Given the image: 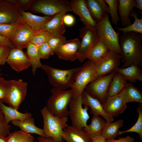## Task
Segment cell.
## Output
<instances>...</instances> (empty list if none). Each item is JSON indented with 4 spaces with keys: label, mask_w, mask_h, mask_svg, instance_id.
I'll return each instance as SVG.
<instances>
[{
    "label": "cell",
    "mask_w": 142,
    "mask_h": 142,
    "mask_svg": "<svg viewBox=\"0 0 142 142\" xmlns=\"http://www.w3.org/2000/svg\"><path fill=\"white\" fill-rule=\"evenodd\" d=\"M142 35L134 32L123 33L119 37L121 61L120 67L124 68L131 65L142 67Z\"/></svg>",
    "instance_id": "6da1fadb"
},
{
    "label": "cell",
    "mask_w": 142,
    "mask_h": 142,
    "mask_svg": "<svg viewBox=\"0 0 142 142\" xmlns=\"http://www.w3.org/2000/svg\"><path fill=\"white\" fill-rule=\"evenodd\" d=\"M43 119V129L45 137L58 142L63 141L62 136L64 129L67 127V116L59 117L52 114L46 106L41 110Z\"/></svg>",
    "instance_id": "7a4b0ae2"
},
{
    "label": "cell",
    "mask_w": 142,
    "mask_h": 142,
    "mask_svg": "<svg viewBox=\"0 0 142 142\" xmlns=\"http://www.w3.org/2000/svg\"><path fill=\"white\" fill-rule=\"evenodd\" d=\"M41 68L47 74L49 82L52 85L65 90L71 87L81 67L63 70L42 64Z\"/></svg>",
    "instance_id": "3957f363"
},
{
    "label": "cell",
    "mask_w": 142,
    "mask_h": 142,
    "mask_svg": "<svg viewBox=\"0 0 142 142\" xmlns=\"http://www.w3.org/2000/svg\"><path fill=\"white\" fill-rule=\"evenodd\" d=\"M51 93V95L46 106L48 110L55 116H68V106L73 96L71 90H64L54 87Z\"/></svg>",
    "instance_id": "277c9868"
},
{
    "label": "cell",
    "mask_w": 142,
    "mask_h": 142,
    "mask_svg": "<svg viewBox=\"0 0 142 142\" xmlns=\"http://www.w3.org/2000/svg\"><path fill=\"white\" fill-rule=\"evenodd\" d=\"M29 9L49 16H54L64 10L72 12L70 1L67 0H33Z\"/></svg>",
    "instance_id": "5b68a950"
},
{
    "label": "cell",
    "mask_w": 142,
    "mask_h": 142,
    "mask_svg": "<svg viewBox=\"0 0 142 142\" xmlns=\"http://www.w3.org/2000/svg\"><path fill=\"white\" fill-rule=\"evenodd\" d=\"M96 31L101 40L111 51L120 55L121 51L119 43V33L113 28L109 19L108 13L104 18L97 23Z\"/></svg>",
    "instance_id": "8992f818"
},
{
    "label": "cell",
    "mask_w": 142,
    "mask_h": 142,
    "mask_svg": "<svg viewBox=\"0 0 142 142\" xmlns=\"http://www.w3.org/2000/svg\"><path fill=\"white\" fill-rule=\"evenodd\" d=\"M98 77L95 63L89 60L81 66L71 88L73 96L81 95L86 87Z\"/></svg>",
    "instance_id": "52a82bcc"
},
{
    "label": "cell",
    "mask_w": 142,
    "mask_h": 142,
    "mask_svg": "<svg viewBox=\"0 0 142 142\" xmlns=\"http://www.w3.org/2000/svg\"><path fill=\"white\" fill-rule=\"evenodd\" d=\"M81 95H74L70 100L68 106V115L70 119L72 125L81 130L87 125L89 118L88 113L89 107L84 105L83 108Z\"/></svg>",
    "instance_id": "ba28073f"
},
{
    "label": "cell",
    "mask_w": 142,
    "mask_h": 142,
    "mask_svg": "<svg viewBox=\"0 0 142 142\" xmlns=\"http://www.w3.org/2000/svg\"><path fill=\"white\" fill-rule=\"evenodd\" d=\"M115 72L98 77L89 83L85 89L84 90L90 96L98 100L103 105L108 97L109 85Z\"/></svg>",
    "instance_id": "9c48e42d"
},
{
    "label": "cell",
    "mask_w": 142,
    "mask_h": 142,
    "mask_svg": "<svg viewBox=\"0 0 142 142\" xmlns=\"http://www.w3.org/2000/svg\"><path fill=\"white\" fill-rule=\"evenodd\" d=\"M7 98L9 106L18 110L26 95L28 84L22 79L9 80Z\"/></svg>",
    "instance_id": "30bf717a"
},
{
    "label": "cell",
    "mask_w": 142,
    "mask_h": 142,
    "mask_svg": "<svg viewBox=\"0 0 142 142\" xmlns=\"http://www.w3.org/2000/svg\"><path fill=\"white\" fill-rule=\"evenodd\" d=\"M79 37L82 38L77 52L78 59L82 63L86 59L89 52L94 45L100 39L96 31L84 26L79 29Z\"/></svg>",
    "instance_id": "8fae6325"
},
{
    "label": "cell",
    "mask_w": 142,
    "mask_h": 142,
    "mask_svg": "<svg viewBox=\"0 0 142 142\" xmlns=\"http://www.w3.org/2000/svg\"><path fill=\"white\" fill-rule=\"evenodd\" d=\"M121 55L110 50L107 55L100 62L95 63V68L98 77L106 75L115 71L120 65Z\"/></svg>",
    "instance_id": "7c38bea8"
},
{
    "label": "cell",
    "mask_w": 142,
    "mask_h": 142,
    "mask_svg": "<svg viewBox=\"0 0 142 142\" xmlns=\"http://www.w3.org/2000/svg\"><path fill=\"white\" fill-rule=\"evenodd\" d=\"M72 11L79 17L87 28L96 30L97 24L92 17L86 5L85 0H71Z\"/></svg>",
    "instance_id": "4fadbf2b"
},
{
    "label": "cell",
    "mask_w": 142,
    "mask_h": 142,
    "mask_svg": "<svg viewBox=\"0 0 142 142\" xmlns=\"http://www.w3.org/2000/svg\"><path fill=\"white\" fill-rule=\"evenodd\" d=\"M22 22L20 11L6 0H0V24H10Z\"/></svg>",
    "instance_id": "5bb4252c"
},
{
    "label": "cell",
    "mask_w": 142,
    "mask_h": 142,
    "mask_svg": "<svg viewBox=\"0 0 142 142\" xmlns=\"http://www.w3.org/2000/svg\"><path fill=\"white\" fill-rule=\"evenodd\" d=\"M37 31L33 30L22 22L9 40L14 48L22 50L27 48L31 38Z\"/></svg>",
    "instance_id": "9a60e30c"
},
{
    "label": "cell",
    "mask_w": 142,
    "mask_h": 142,
    "mask_svg": "<svg viewBox=\"0 0 142 142\" xmlns=\"http://www.w3.org/2000/svg\"><path fill=\"white\" fill-rule=\"evenodd\" d=\"M6 62L15 71L20 72L31 66L27 55L22 50L12 48Z\"/></svg>",
    "instance_id": "2e32d148"
},
{
    "label": "cell",
    "mask_w": 142,
    "mask_h": 142,
    "mask_svg": "<svg viewBox=\"0 0 142 142\" xmlns=\"http://www.w3.org/2000/svg\"><path fill=\"white\" fill-rule=\"evenodd\" d=\"M80 41L78 38L67 40L55 52L60 59L73 61L78 59L77 52Z\"/></svg>",
    "instance_id": "e0dca14e"
},
{
    "label": "cell",
    "mask_w": 142,
    "mask_h": 142,
    "mask_svg": "<svg viewBox=\"0 0 142 142\" xmlns=\"http://www.w3.org/2000/svg\"><path fill=\"white\" fill-rule=\"evenodd\" d=\"M103 106L106 113L113 118L122 114L127 107L120 93L114 96L108 97Z\"/></svg>",
    "instance_id": "ac0fdd59"
},
{
    "label": "cell",
    "mask_w": 142,
    "mask_h": 142,
    "mask_svg": "<svg viewBox=\"0 0 142 142\" xmlns=\"http://www.w3.org/2000/svg\"><path fill=\"white\" fill-rule=\"evenodd\" d=\"M82 104L90 108V114L102 116L106 122H112L114 119L109 116L104 111L103 105L97 100L90 96L84 90L81 94Z\"/></svg>",
    "instance_id": "d6986e66"
},
{
    "label": "cell",
    "mask_w": 142,
    "mask_h": 142,
    "mask_svg": "<svg viewBox=\"0 0 142 142\" xmlns=\"http://www.w3.org/2000/svg\"><path fill=\"white\" fill-rule=\"evenodd\" d=\"M67 12L66 10H64L53 16L51 19L43 26L41 30L48 31L55 37L63 36L66 31L63 18Z\"/></svg>",
    "instance_id": "ffe728a7"
},
{
    "label": "cell",
    "mask_w": 142,
    "mask_h": 142,
    "mask_svg": "<svg viewBox=\"0 0 142 142\" xmlns=\"http://www.w3.org/2000/svg\"><path fill=\"white\" fill-rule=\"evenodd\" d=\"M87 6L97 23L102 21L108 13V7L104 0H85Z\"/></svg>",
    "instance_id": "44dd1931"
},
{
    "label": "cell",
    "mask_w": 142,
    "mask_h": 142,
    "mask_svg": "<svg viewBox=\"0 0 142 142\" xmlns=\"http://www.w3.org/2000/svg\"><path fill=\"white\" fill-rule=\"evenodd\" d=\"M62 137L65 142H93L88 134L72 125L64 129Z\"/></svg>",
    "instance_id": "7402d4cb"
},
{
    "label": "cell",
    "mask_w": 142,
    "mask_h": 142,
    "mask_svg": "<svg viewBox=\"0 0 142 142\" xmlns=\"http://www.w3.org/2000/svg\"><path fill=\"white\" fill-rule=\"evenodd\" d=\"M20 11L22 22L36 31L40 30L43 26L53 17H42L34 15L28 12Z\"/></svg>",
    "instance_id": "603a6c76"
},
{
    "label": "cell",
    "mask_w": 142,
    "mask_h": 142,
    "mask_svg": "<svg viewBox=\"0 0 142 142\" xmlns=\"http://www.w3.org/2000/svg\"><path fill=\"white\" fill-rule=\"evenodd\" d=\"M118 11L122 26L125 27L131 24L130 15L135 8V0H119Z\"/></svg>",
    "instance_id": "cb8c5ba5"
},
{
    "label": "cell",
    "mask_w": 142,
    "mask_h": 142,
    "mask_svg": "<svg viewBox=\"0 0 142 142\" xmlns=\"http://www.w3.org/2000/svg\"><path fill=\"white\" fill-rule=\"evenodd\" d=\"M111 50L100 39L90 49L86 59L95 63H98L103 59Z\"/></svg>",
    "instance_id": "d4e9b609"
},
{
    "label": "cell",
    "mask_w": 142,
    "mask_h": 142,
    "mask_svg": "<svg viewBox=\"0 0 142 142\" xmlns=\"http://www.w3.org/2000/svg\"><path fill=\"white\" fill-rule=\"evenodd\" d=\"M0 108L3 113L6 121L8 124L12 120H18L24 121L32 117L31 113L27 112L25 113H21L17 110L5 105L1 100Z\"/></svg>",
    "instance_id": "484cf974"
},
{
    "label": "cell",
    "mask_w": 142,
    "mask_h": 142,
    "mask_svg": "<svg viewBox=\"0 0 142 142\" xmlns=\"http://www.w3.org/2000/svg\"><path fill=\"white\" fill-rule=\"evenodd\" d=\"M11 122L13 125L18 127L21 130L26 133L35 134L40 136L46 137L43 129L35 125L34 119L32 117L28 118L24 121L15 120Z\"/></svg>",
    "instance_id": "4316f807"
},
{
    "label": "cell",
    "mask_w": 142,
    "mask_h": 142,
    "mask_svg": "<svg viewBox=\"0 0 142 142\" xmlns=\"http://www.w3.org/2000/svg\"><path fill=\"white\" fill-rule=\"evenodd\" d=\"M124 103L136 102L142 103V93L137 88L131 83H127L120 92Z\"/></svg>",
    "instance_id": "83f0119b"
},
{
    "label": "cell",
    "mask_w": 142,
    "mask_h": 142,
    "mask_svg": "<svg viewBox=\"0 0 142 142\" xmlns=\"http://www.w3.org/2000/svg\"><path fill=\"white\" fill-rule=\"evenodd\" d=\"M127 81L124 76L115 71L109 85L108 97H112L120 93L126 87Z\"/></svg>",
    "instance_id": "f1b7e54d"
},
{
    "label": "cell",
    "mask_w": 142,
    "mask_h": 142,
    "mask_svg": "<svg viewBox=\"0 0 142 142\" xmlns=\"http://www.w3.org/2000/svg\"><path fill=\"white\" fill-rule=\"evenodd\" d=\"M115 70L123 75L131 83L142 81V70L137 65H132L124 68L118 67Z\"/></svg>",
    "instance_id": "f546056e"
},
{
    "label": "cell",
    "mask_w": 142,
    "mask_h": 142,
    "mask_svg": "<svg viewBox=\"0 0 142 142\" xmlns=\"http://www.w3.org/2000/svg\"><path fill=\"white\" fill-rule=\"evenodd\" d=\"M91 120L90 124L84 128L83 130L91 137L101 135L106 121L99 116L95 115H93Z\"/></svg>",
    "instance_id": "4dcf8cb0"
},
{
    "label": "cell",
    "mask_w": 142,
    "mask_h": 142,
    "mask_svg": "<svg viewBox=\"0 0 142 142\" xmlns=\"http://www.w3.org/2000/svg\"><path fill=\"white\" fill-rule=\"evenodd\" d=\"M124 120L120 119L115 122H106L103 128L101 135L106 140L115 139L118 135L119 129L123 126Z\"/></svg>",
    "instance_id": "1f68e13d"
},
{
    "label": "cell",
    "mask_w": 142,
    "mask_h": 142,
    "mask_svg": "<svg viewBox=\"0 0 142 142\" xmlns=\"http://www.w3.org/2000/svg\"><path fill=\"white\" fill-rule=\"evenodd\" d=\"M38 48L35 44L29 43L26 48L27 55L31 64L32 70L33 75L35 74L36 70L42 68V64L38 53Z\"/></svg>",
    "instance_id": "d6a6232c"
},
{
    "label": "cell",
    "mask_w": 142,
    "mask_h": 142,
    "mask_svg": "<svg viewBox=\"0 0 142 142\" xmlns=\"http://www.w3.org/2000/svg\"><path fill=\"white\" fill-rule=\"evenodd\" d=\"M130 17L134 18V21L133 24L127 27L122 28L115 27L118 31L123 33L128 32H134L139 33L142 35V18L140 19L138 17L137 12L133 9L131 12Z\"/></svg>",
    "instance_id": "836d02e7"
},
{
    "label": "cell",
    "mask_w": 142,
    "mask_h": 142,
    "mask_svg": "<svg viewBox=\"0 0 142 142\" xmlns=\"http://www.w3.org/2000/svg\"><path fill=\"white\" fill-rule=\"evenodd\" d=\"M7 137V142H34V140L33 136L21 130L10 133Z\"/></svg>",
    "instance_id": "e575fe53"
},
{
    "label": "cell",
    "mask_w": 142,
    "mask_h": 142,
    "mask_svg": "<svg viewBox=\"0 0 142 142\" xmlns=\"http://www.w3.org/2000/svg\"><path fill=\"white\" fill-rule=\"evenodd\" d=\"M55 37L50 32L42 30L37 31L31 38L29 43L34 44L39 47L44 43L48 42L51 38Z\"/></svg>",
    "instance_id": "d590c367"
},
{
    "label": "cell",
    "mask_w": 142,
    "mask_h": 142,
    "mask_svg": "<svg viewBox=\"0 0 142 142\" xmlns=\"http://www.w3.org/2000/svg\"><path fill=\"white\" fill-rule=\"evenodd\" d=\"M136 111L138 114V117L135 124L128 130L119 131L118 135L128 132H135L138 134L141 140H142V103H139Z\"/></svg>",
    "instance_id": "8d00e7d4"
},
{
    "label": "cell",
    "mask_w": 142,
    "mask_h": 142,
    "mask_svg": "<svg viewBox=\"0 0 142 142\" xmlns=\"http://www.w3.org/2000/svg\"><path fill=\"white\" fill-rule=\"evenodd\" d=\"M108 5V12L110 14L112 23L116 26L120 18L118 13L119 0H104Z\"/></svg>",
    "instance_id": "74e56055"
},
{
    "label": "cell",
    "mask_w": 142,
    "mask_h": 142,
    "mask_svg": "<svg viewBox=\"0 0 142 142\" xmlns=\"http://www.w3.org/2000/svg\"><path fill=\"white\" fill-rule=\"evenodd\" d=\"M22 23L20 22L13 24H0V35L9 39Z\"/></svg>",
    "instance_id": "f35d334b"
},
{
    "label": "cell",
    "mask_w": 142,
    "mask_h": 142,
    "mask_svg": "<svg viewBox=\"0 0 142 142\" xmlns=\"http://www.w3.org/2000/svg\"><path fill=\"white\" fill-rule=\"evenodd\" d=\"M9 86V80L0 77V100L7 103Z\"/></svg>",
    "instance_id": "ab89813d"
},
{
    "label": "cell",
    "mask_w": 142,
    "mask_h": 142,
    "mask_svg": "<svg viewBox=\"0 0 142 142\" xmlns=\"http://www.w3.org/2000/svg\"><path fill=\"white\" fill-rule=\"evenodd\" d=\"M67 41L65 37H54L50 38L48 43L54 54L55 51Z\"/></svg>",
    "instance_id": "60d3db41"
},
{
    "label": "cell",
    "mask_w": 142,
    "mask_h": 142,
    "mask_svg": "<svg viewBox=\"0 0 142 142\" xmlns=\"http://www.w3.org/2000/svg\"><path fill=\"white\" fill-rule=\"evenodd\" d=\"M11 128V126L6 123L3 113L0 108V136H7L10 133Z\"/></svg>",
    "instance_id": "b9f144b4"
},
{
    "label": "cell",
    "mask_w": 142,
    "mask_h": 142,
    "mask_svg": "<svg viewBox=\"0 0 142 142\" xmlns=\"http://www.w3.org/2000/svg\"><path fill=\"white\" fill-rule=\"evenodd\" d=\"M38 53L40 59H42L48 58L54 54L48 42L44 43L39 47Z\"/></svg>",
    "instance_id": "7bdbcfd3"
},
{
    "label": "cell",
    "mask_w": 142,
    "mask_h": 142,
    "mask_svg": "<svg viewBox=\"0 0 142 142\" xmlns=\"http://www.w3.org/2000/svg\"><path fill=\"white\" fill-rule=\"evenodd\" d=\"M16 7L19 11H25L29 9L33 0H6Z\"/></svg>",
    "instance_id": "ee69618b"
},
{
    "label": "cell",
    "mask_w": 142,
    "mask_h": 142,
    "mask_svg": "<svg viewBox=\"0 0 142 142\" xmlns=\"http://www.w3.org/2000/svg\"><path fill=\"white\" fill-rule=\"evenodd\" d=\"M12 48L8 46L0 47V65H4Z\"/></svg>",
    "instance_id": "f6af8a7d"
},
{
    "label": "cell",
    "mask_w": 142,
    "mask_h": 142,
    "mask_svg": "<svg viewBox=\"0 0 142 142\" xmlns=\"http://www.w3.org/2000/svg\"><path fill=\"white\" fill-rule=\"evenodd\" d=\"M63 21L64 25L68 26H71L74 24L75 19L72 15L65 14L63 18Z\"/></svg>",
    "instance_id": "bcb514c9"
},
{
    "label": "cell",
    "mask_w": 142,
    "mask_h": 142,
    "mask_svg": "<svg viewBox=\"0 0 142 142\" xmlns=\"http://www.w3.org/2000/svg\"><path fill=\"white\" fill-rule=\"evenodd\" d=\"M135 141L134 138L128 135L125 137H119L117 140L114 139L106 140L105 142H134Z\"/></svg>",
    "instance_id": "7dc6e473"
},
{
    "label": "cell",
    "mask_w": 142,
    "mask_h": 142,
    "mask_svg": "<svg viewBox=\"0 0 142 142\" xmlns=\"http://www.w3.org/2000/svg\"><path fill=\"white\" fill-rule=\"evenodd\" d=\"M4 46H8L12 48H14L8 38L0 35V47Z\"/></svg>",
    "instance_id": "c3c4849f"
},
{
    "label": "cell",
    "mask_w": 142,
    "mask_h": 142,
    "mask_svg": "<svg viewBox=\"0 0 142 142\" xmlns=\"http://www.w3.org/2000/svg\"><path fill=\"white\" fill-rule=\"evenodd\" d=\"M91 138L93 142H105L106 141V139L102 135Z\"/></svg>",
    "instance_id": "681fc988"
},
{
    "label": "cell",
    "mask_w": 142,
    "mask_h": 142,
    "mask_svg": "<svg viewBox=\"0 0 142 142\" xmlns=\"http://www.w3.org/2000/svg\"><path fill=\"white\" fill-rule=\"evenodd\" d=\"M38 142H65L64 141L61 142L56 141L50 138H47L40 136L38 138Z\"/></svg>",
    "instance_id": "f907efd6"
},
{
    "label": "cell",
    "mask_w": 142,
    "mask_h": 142,
    "mask_svg": "<svg viewBox=\"0 0 142 142\" xmlns=\"http://www.w3.org/2000/svg\"><path fill=\"white\" fill-rule=\"evenodd\" d=\"M135 7L142 11V0H135Z\"/></svg>",
    "instance_id": "816d5d0a"
},
{
    "label": "cell",
    "mask_w": 142,
    "mask_h": 142,
    "mask_svg": "<svg viewBox=\"0 0 142 142\" xmlns=\"http://www.w3.org/2000/svg\"><path fill=\"white\" fill-rule=\"evenodd\" d=\"M0 142H7V137L0 136Z\"/></svg>",
    "instance_id": "f5cc1de1"
},
{
    "label": "cell",
    "mask_w": 142,
    "mask_h": 142,
    "mask_svg": "<svg viewBox=\"0 0 142 142\" xmlns=\"http://www.w3.org/2000/svg\"><path fill=\"white\" fill-rule=\"evenodd\" d=\"M1 70H2L1 69H0V71H1ZM1 75H2V74H1V73H0V76H1Z\"/></svg>",
    "instance_id": "db71d44e"
}]
</instances>
